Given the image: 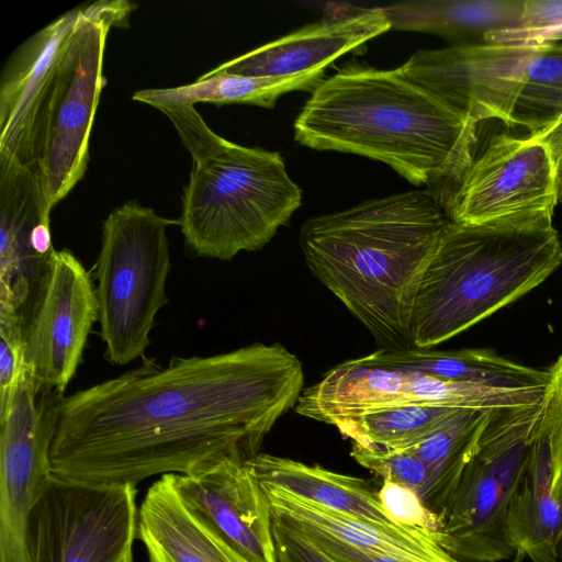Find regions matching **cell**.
I'll use <instances>...</instances> for the list:
<instances>
[{
  "mask_svg": "<svg viewBox=\"0 0 562 562\" xmlns=\"http://www.w3.org/2000/svg\"><path fill=\"white\" fill-rule=\"evenodd\" d=\"M193 159L179 218L196 256L231 260L266 246L302 203L278 151L218 136L192 105H161Z\"/></svg>",
  "mask_w": 562,
  "mask_h": 562,
  "instance_id": "5",
  "label": "cell"
},
{
  "mask_svg": "<svg viewBox=\"0 0 562 562\" xmlns=\"http://www.w3.org/2000/svg\"><path fill=\"white\" fill-rule=\"evenodd\" d=\"M552 148L555 168L559 202H562V127L554 131L546 138Z\"/></svg>",
  "mask_w": 562,
  "mask_h": 562,
  "instance_id": "37",
  "label": "cell"
},
{
  "mask_svg": "<svg viewBox=\"0 0 562 562\" xmlns=\"http://www.w3.org/2000/svg\"><path fill=\"white\" fill-rule=\"evenodd\" d=\"M63 395L38 392L25 368L0 409V562H26L27 519L54 480L50 446Z\"/></svg>",
  "mask_w": 562,
  "mask_h": 562,
  "instance_id": "11",
  "label": "cell"
},
{
  "mask_svg": "<svg viewBox=\"0 0 562 562\" xmlns=\"http://www.w3.org/2000/svg\"><path fill=\"white\" fill-rule=\"evenodd\" d=\"M562 26V0H524L516 31L532 32Z\"/></svg>",
  "mask_w": 562,
  "mask_h": 562,
  "instance_id": "35",
  "label": "cell"
},
{
  "mask_svg": "<svg viewBox=\"0 0 562 562\" xmlns=\"http://www.w3.org/2000/svg\"><path fill=\"white\" fill-rule=\"evenodd\" d=\"M561 562H562V551H561Z\"/></svg>",
  "mask_w": 562,
  "mask_h": 562,
  "instance_id": "39",
  "label": "cell"
},
{
  "mask_svg": "<svg viewBox=\"0 0 562 562\" xmlns=\"http://www.w3.org/2000/svg\"><path fill=\"white\" fill-rule=\"evenodd\" d=\"M246 462L261 485L335 512L395 525L384 513L378 491L364 479L260 452Z\"/></svg>",
  "mask_w": 562,
  "mask_h": 562,
  "instance_id": "22",
  "label": "cell"
},
{
  "mask_svg": "<svg viewBox=\"0 0 562 562\" xmlns=\"http://www.w3.org/2000/svg\"><path fill=\"white\" fill-rule=\"evenodd\" d=\"M137 539L147 562H249L187 506L172 473L147 490L138 510Z\"/></svg>",
  "mask_w": 562,
  "mask_h": 562,
  "instance_id": "20",
  "label": "cell"
},
{
  "mask_svg": "<svg viewBox=\"0 0 562 562\" xmlns=\"http://www.w3.org/2000/svg\"><path fill=\"white\" fill-rule=\"evenodd\" d=\"M50 211L36 168L0 154V305L24 325L55 252Z\"/></svg>",
  "mask_w": 562,
  "mask_h": 562,
  "instance_id": "14",
  "label": "cell"
},
{
  "mask_svg": "<svg viewBox=\"0 0 562 562\" xmlns=\"http://www.w3.org/2000/svg\"><path fill=\"white\" fill-rule=\"evenodd\" d=\"M515 553L532 562H561L562 503L552 488L549 450L537 432L522 481L506 517Z\"/></svg>",
  "mask_w": 562,
  "mask_h": 562,
  "instance_id": "21",
  "label": "cell"
},
{
  "mask_svg": "<svg viewBox=\"0 0 562 562\" xmlns=\"http://www.w3.org/2000/svg\"><path fill=\"white\" fill-rule=\"evenodd\" d=\"M548 371L537 432L547 442L553 493L562 503V355Z\"/></svg>",
  "mask_w": 562,
  "mask_h": 562,
  "instance_id": "30",
  "label": "cell"
},
{
  "mask_svg": "<svg viewBox=\"0 0 562 562\" xmlns=\"http://www.w3.org/2000/svg\"><path fill=\"white\" fill-rule=\"evenodd\" d=\"M529 44H457L419 50L401 72L477 124L499 120L520 126Z\"/></svg>",
  "mask_w": 562,
  "mask_h": 562,
  "instance_id": "12",
  "label": "cell"
},
{
  "mask_svg": "<svg viewBox=\"0 0 562 562\" xmlns=\"http://www.w3.org/2000/svg\"><path fill=\"white\" fill-rule=\"evenodd\" d=\"M484 43L493 44H548V43H562V26L522 32V31H502L488 34Z\"/></svg>",
  "mask_w": 562,
  "mask_h": 562,
  "instance_id": "36",
  "label": "cell"
},
{
  "mask_svg": "<svg viewBox=\"0 0 562 562\" xmlns=\"http://www.w3.org/2000/svg\"><path fill=\"white\" fill-rule=\"evenodd\" d=\"M82 7L58 16L10 58L0 86V154L35 167L37 131L64 47Z\"/></svg>",
  "mask_w": 562,
  "mask_h": 562,
  "instance_id": "16",
  "label": "cell"
},
{
  "mask_svg": "<svg viewBox=\"0 0 562 562\" xmlns=\"http://www.w3.org/2000/svg\"><path fill=\"white\" fill-rule=\"evenodd\" d=\"M172 479L187 506L247 561L278 562L269 502L246 459L227 457Z\"/></svg>",
  "mask_w": 562,
  "mask_h": 562,
  "instance_id": "15",
  "label": "cell"
},
{
  "mask_svg": "<svg viewBox=\"0 0 562 562\" xmlns=\"http://www.w3.org/2000/svg\"><path fill=\"white\" fill-rule=\"evenodd\" d=\"M350 454L360 465L379 475L383 482L413 490L426 505L431 488L430 471L409 448L394 449L352 442Z\"/></svg>",
  "mask_w": 562,
  "mask_h": 562,
  "instance_id": "29",
  "label": "cell"
},
{
  "mask_svg": "<svg viewBox=\"0 0 562 562\" xmlns=\"http://www.w3.org/2000/svg\"><path fill=\"white\" fill-rule=\"evenodd\" d=\"M137 488L55 479L32 508L26 562H133Z\"/></svg>",
  "mask_w": 562,
  "mask_h": 562,
  "instance_id": "9",
  "label": "cell"
},
{
  "mask_svg": "<svg viewBox=\"0 0 562 562\" xmlns=\"http://www.w3.org/2000/svg\"><path fill=\"white\" fill-rule=\"evenodd\" d=\"M524 0H415L382 10L391 30L435 34L462 44L484 43L494 32L516 30Z\"/></svg>",
  "mask_w": 562,
  "mask_h": 562,
  "instance_id": "23",
  "label": "cell"
},
{
  "mask_svg": "<svg viewBox=\"0 0 562 562\" xmlns=\"http://www.w3.org/2000/svg\"><path fill=\"white\" fill-rule=\"evenodd\" d=\"M362 359L378 366L490 387H540L549 382V371L516 363L487 349L440 351L382 348Z\"/></svg>",
  "mask_w": 562,
  "mask_h": 562,
  "instance_id": "24",
  "label": "cell"
},
{
  "mask_svg": "<svg viewBox=\"0 0 562 562\" xmlns=\"http://www.w3.org/2000/svg\"><path fill=\"white\" fill-rule=\"evenodd\" d=\"M526 89L520 104L521 126L537 135L562 111V43L529 44Z\"/></svg>",
  "mask_w": 562,
  "mask_h": 562,
  "instance_id": "28",
  "label": "cell"
},
{
  "mask_svg": "<svg viewBox=\"0 0 562 562\" xmlns=\"http://www.w3.org/2000/svg\"><path fill=\"white\" fill-rule=\"evenodd\" d=\"M24 323L11 307L0 305V409L8 404L24 372Z\"/></svg>",
  "mask_w": 562,
  "mask_h": 562,
  "instance_id": "31",
  "label": "cell"
},
{
  "mask_svg": "<svg viewBox=\"0 0 562 562\" xmlns=\"http://www.w3.org/2000/svg\"><path fill=\"white\" fill-rule=\"evenodd\" d=\"M454 186L449 218L456 223L553 217L559 202L551 145L530 135L494 134Z\"/></svg>",
  "mask_w": 562,
  "mask_h": 562,
  "instance_id": "10",
  "label": "cell"
},
{
  "mask_svg": "<svg viewBox=\"0 0 562 562\" xmlns=\"http://www.w3.org/2000/svg\"><path fill=\"white\" fill-rule=\"evenodd\" d=\"M458 408L426 405L394 406L341 420V435L360 445L409 448L443 425Z\"/></svg>",
  "mask_w": 562,
  "mask_h": 562,
  "instance_id": "27",
  "label": "cell"
},
{
  "mask_svg": "<svg viewBox=\"0 0 562 562\" xmlns=\"http://www.w3.org/2000/svg\"><path fill=\"white\" fill-rule=\"evenodd\" d=\"M553 217L447 223L413 311L414 348L430 349L542 283L562 265Z\"/></svg>",
  "mask_w": 562,
  "mask_h": 562,
  "instance_id": "4",
  "label": "cell"
},
{
  "mask_svg": "<svg viewBox=\"0 0 562 562\" xmlns=\"http://www.w3.org/2000/svg\"><path fill=\"white\" fill-rule=\"evenodd\" d=\"M173 224L179 221L132 201L103 222L95 294L104 358L112 364L145 359L156 315L168 303L167 228Z\"/></svg>",
  "mask_w": 562,
  "mask_h": 562,
  "instance_id": "6",
  "label": "cell"
},
{
  "mask_svg": "<svg viewBox=\"0 0 562 562\" xmlns=\"http://www.w3.org/2000/svg\"><path fill=\"white\" fill-rule=\"evenodd\" d=\"M449 222L434 193H396L308 218L306 266L383 349L414 348L413 311Z\"/></svg>",
  "mask_w": 562,
  "mask_h": 562,
  "instance_id": "2",
  "label": "cell"
},
{
  "mask_svg": "<svg viewBox=\"0 0 562 562\" xmlns=\"http://www.w3.org/2000/svg\"><path fill=\"white\" fill-rule=\"evenodd\" d=\"M542 403L492 411L441 519L438 540L463 562L515 557L506 517L525 475Z\"/></svg>",
  "mask_w": 562,
  "mask_h": 562,
  "instance_id": "8",
  "label": "cell"
},
{
  "mask_svg": "<svg viewBox=\"0 0 562 562\" xmlns=\"http://www.w3.org/2000/svg\"><path fill=\"white\" fill-rule=\"evenodd\" d=\"M297 143L384 162L416 186L454 184L476 124L396 69L350 65L324 79L294 121Z\"/></svg>",
  "mask_w": 562,
  "mask_h": 562,
  "instance_id": "3",
  "label": "cell"
},
{
  "mask_svg": "<svg viewBox=\"0 0 562 562\" xmlns=\"http://www.w3.org/2000/svg\"><path fill=\"white\" fill-rule=\"evenodd\" d=\"M488 414L458 409L443 425L409 447L430 471L431 488L426 507L439 518L440 524Z\"/></svg>",
  "mask_w": 562,
  "mask_h": 562,
  "instance_id": "26",
  "label": "cell"
},
{
  "mask_svg": "<svg viewBox=\"0 0 562 562\" xmlns=\"http://www.w3.org/2000/svg\"><path fill=\"white\" fill-rule=\"evenodd\" d=\"M562 127V111L561 113L559 114V116L555 119V121L548 127L546 128L543 132L537 134V135H533V137H537V138H540V139H546L547 137H549L554 131H557L558 128ZM531 136V135H530Z\"/></svg>",
  "mask_w": 562,
  "mask_h": 562,
  "instance_id": "38",
  "label": "cell"
},
{
  "mask_svg": "<svg viewBox=\"0 0 562 562\" xmlns=\"http://www.w3.org/2000/svg\"><path fill=\"white\" fill-rule=\"evenodd\" d=\"M299 358L280 344L155 359L63 395L50 446L55 479L133 484L259 453L303 391Z\"/></svg>",
  "mask_w": 562,
  "mask_h": 562,
  "instance_id": "1",
  "label": "cell"
},
{
  "mask_svg": "<svg viewBox=\"0 0 562 562\" xmlns=\"http://www.w3.org/2000/svg\"><path fill=\"white\" fill-rule=\"evenodd\" d=\"M291 528H294L297 531L302 532L304 536H306L311 541H313L317 547H319L323 551H325L337 562H415L406 559L361 550L356 547L349 546L338 539H335L329 535L313 529L297 527ZM524 559V555L517 553L515 554L512 562H522Z\"/></svg>",
  "mask_w": 562,
  "mask_h": 562,
  "instance_id": "34",
  "label": "cell"
},
{
  "mask_svg": "<svg viewBox=\"0 0 562 562\" xmlns=\"http://www.w3.org/2000/svg\"><path fill=\"white\" fill-rule=\"evenodd\" d=\"M391 30L382 7L313 23L214 68L247 77H282L325 69L338 57Z\"/></svg>",
  "mask_w": 562,
  "mask_h": 562,
  "instance_id": "18",
  "label": "cell"
},
{
  "mask_svg": "<svg viewBox=\"0 0 562 562\" xmlns=\"http://www.w3.org/2000/svg\"><path fill=\"white\" fill-rule=\"evenodd\" d=\"M98 319L90 273L71 251L55 250L23 333L25 366L38 392L64 394Z\"/></svg>",
  "mask_w": 562,
  "mask_h": 562,
  "instance_id": "13",
  "label": "cell"
},
{
  "mask_svg": "<svg viewBox=\"0 0 562 562\" xmlns=\"http://www.w3.org/2000/svg\"><path fill=\"white\" fill-rule=\"evenodd\" d=\"M278 562H337L302 532L272 518Z\"/></svg>",
  "mask_w": 562,
  "mask_h": 562,
  "instance_id": "33",
  "label": "cell"
},
{
  "mask_svg": "<svg viewBox=\"0 0 562 562\" xmlns=\"http://www.w3.org/2000/svg\"><path fill=\"white\" fill-rule=\"evenodd\" d=\"M378 495L384 513L394 524L422 528L438 535L441 526L439 518L413 490L383 482Z\"/></svg>",
  "mask_w": 562,
  "mask_h": 562,
  "instance_id": "32",
  "label": "cell"
},
{
  "mask_svg": "<svg viewBox=\"0 0 562 562\" xmlns=\"http://www.w3.org/2000/svg\"><path fill=\"white\" fill-rule=\"evenodd\" d=\"M261 486L272 518L283 525L313 529L361 550L415 562H463L449 554L432 531L342 514L297 498L278 487Z\"/></svg>",
  "mask_w": 562,
  "mask_h": 562,
  "instance_id": "19",
  "label": "cell"
},
{
  "mask_svg": "<svg viewBox=\"0 0 562 562\" xmlns=\"http://www.w3.org/2000/svg\"><path fill=\"white\" fill-rule=\"evenodd\" d=\"M325 69L282 77H247L210 70L186 86L146 89L133 99L154 108L161 105H192L210 102L216 105L247 103L272 108L284 93L296 90L314 91L324 80Z\"/></svg>",
  "mask_w": 562,
  "mask_h": 562,
  "instance_id": "25",
  "label": "cell"
},
{
  "mask_svg": "<svg viewBox=\"0 0 562 562\" xmlns=\"http://www.w3.org/2000/svg\"><path fill=\"white\" fill-rule=\"evenodd\" d=\"M133 10L125 0H100L81 15L59 57L37 131L35 168L53 209L83 177L89 139L105 78L103 56L111 26Z\"/></svg>",
  "mask_w": 562,
  "mask_h": 562,
  "instance_id": "7",
  "label": "cell"
},
{
  "mask_svg": "<svg viewBox=\"0 0 562 562\" xmlns=\"http://www.w3.org/2000/svg\"><path fill=\"white\" fill-rule=\"evenodd\" d=\"M438 379L387 368L361 358L333 368L314 385L303 389L295 412L335 426L378 409L402 405L436 406Z\"/></svg>",
  "mask_w": 562,
  "mask_h": 562,
  "instance_id": "17",
  "label": "cell"
}]
</instances>
